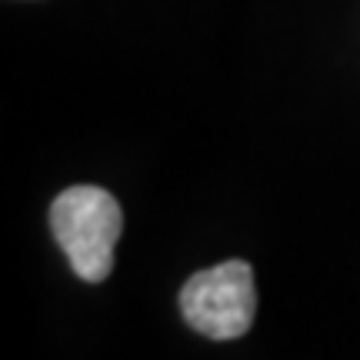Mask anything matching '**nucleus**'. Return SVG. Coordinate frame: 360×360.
I'll use <instances>...</instances> for the list:
<instances>
[{"mask_svg":"<svg viewBox=\"0 0 360 360\" xmlns=\"http://www.w3.org/2000/svg\"><path fill=\"white\" fill-rule=\"evenodd\" d=\"M51 231L80 281L101 283L114 270V247L124 231V210L103 187H67L51 207Z\"/></svg>","mask_w":360,"mask_h":360,"instance_id":"obj_1","label":"nucleus"},{"mask_svg":"<svg viewBox=\"0 0 360 360\" xmlns=\"http://www.w3.org/2000/svg\"><path fill=\"white\" fill-rule=\"evenodd\" d=\"M180 314L210 340H237L254 327L257 287L247 260H224L193 274L180 290Z\"/></svg>","mask_w":360,"mask_h":360,"instance_id":"obj_2","label":"nucleus"}]
</instances>
